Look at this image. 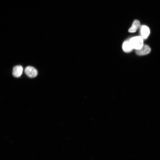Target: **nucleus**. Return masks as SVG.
<instances>
[{
	"mask_svg": "<svg viewBox=\"0 0 160 160\" xmlns=\"http://www.w3.org/2000/svg\"><path fill=\"white\" fill-rule=\"evenodd\" d=\"M143 39L141 36H136L131 38L129 41L133 49H140L143 45Z\"/></svg>",
	"mask_w": 160,
	"mask_h": 160,
	"instance_id": "f257e3e1",
	"label": "nucleus"
},
{
	"mask_svg": "<svg viewBox=\"0 0 160 160\" xmlns=\"http://www.w3.org/2000/svg\"><path fill=\"white\" fill-rule=\"evenodd\" d=\"M24 72L27 76L31 78L35 77L38 74V72L36 69L34 67L31 66L26 67L25 69Z\"/></svg>",
	"mask_w": 160,
	"mask_h": 160,
	"instance_id": "f03ea898",
	"label": "nucleus"
},
{
	"mask_svg": "<svg viewBox=\"0 0 160 160\" xmlns=\"http://www.w3.org/2000/svg\"><path fill=\"white\" fill-rule=\"evenodd\" d=\"M151 51V48L149 46L143 45L140 49L136 50V53L139 56H142L149 54Z\"/></svg>",
	"mask_w": 160,
	"mask_h": 160,
	"instance_id": "7ed1b4c3",
	"label": "nucleus"
},
{
	"mask_svg": "<svg viewBox=\"0 0 160 160\" xmlns=\"http://www.w3.org/2000/svg\"><path fill=\"white\" fill-rule=\"evenodd\" d=\"M140 32L142 37L143 39L147 38L150 33V30L147 26L142 25L140 26Z\"/></svg>",
	"mask_w": 160,
	"mask_h": 160,
	"instance_id": "20e7f679",
	"label": "nucleus"
},
{
	"mask_svg": "<svg viewBox=\"0 0 160 160\" xmlns=\"http://www.w3.org/2000/svg\"><path fill=\"white\" fill-rule=\"evenodd\" d=\"M23 68L20 65L15 67L13 69V75L16 77H19L22 74L23 71Z\"/></svg>",
	"mask_w": 160,
	"mask_h": 160,
	"instance_id": "39448f33",
	"label": "nucleus"
},
{
	"mask_svg": "<svg viewBox=\"0 0 160 160\" xmlns=\"http://www.w3.org/2000/svg\"><path fill=\"white\" fill-rule=\"evenodd\" d=\"M122 49L125 52L129 53L131 52L133 49L131 44L129 40L126 41L122 45Z\"/></svg>",
	"mask_w": 160,
	"mask_h": 160,
	"instance_id": "423d86ee",
	"label": "nucleus"
},
{
	"mask_svg": "<svg viewBox=\"0 0 160 160\" xmlns=\"http://www.w3.org/2000/svg\"><path fill=\"white\" fill-rule=\"evenodd\" d=\"M140 27V23L137 20H135L131 27L129 29V32L130 33H135L137 30Z\"/></svg>",
	"mask_w": 160,
	"mask_h": 160,
	"instance_id": "0eeeda50",
	"label": "nucleus"
}]
</instances>
